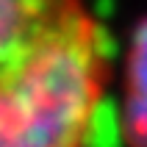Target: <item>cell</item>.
<instances>
[{"label": "cell", "mask_w": 147, "mask_h": 147, "mask_svg": "<svg viewBox=\"0 0 147 147\" xmlns=\"http://www.w3.org/2000/svg\"><path fill=\"white\" fill-rule=\"evenodd\" d=\"M111 75L86 0H0V147H89Z\"/></svg>", "instance_id": "6da1fadb"}, {"label": "cell", "mask_w": 147, "mask_h": 147, "mask_svg": "<svg viewBox=\"0 0 147 147\" xmlns=\"http://www.w3.org/2000/svg\"><path fill=\"white\" fill-rule=\"evenodd\" d=\"M119 128L125 147H147V17L136 22L125 50Z\"/></svg>", "instance_id": "7a4b0ae2"}]
</instances>
